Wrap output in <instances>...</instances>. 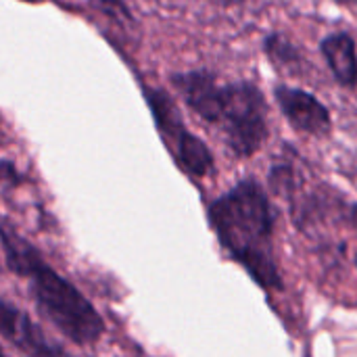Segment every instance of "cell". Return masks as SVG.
Returning a JSON list of instances; mask_svg holds the SVG:
<instances>
[{
    "mask_svg": "<svg viewBox=\"0 0 357 357\" xmlns=\"http://www.w3.org/2000/svg\"><path fill=\"white\" fill-rule=\"evenodd\" d=\"M90 4L96 10H100L102 15H107L109 19L117 21V23H126V25H132L134 23V17L128 10V6H126L123 0H90Z\"/></svg>",
    "mask_w": 357,
    "mask_h": 357,
    "instance_id": "cell-10",
    "label": "cell"
},
{
    "mask_svg": "<svg viewBox=\"0 0 357 357\" xmlns=\"http://www.w3.org/2000/svg\"><path fill=\"white\" fill-rule=\"evenodd\" d=\"M215 126L224 132V142L232 155H255L268 138V105L264 92L251 82L222 86Z\"/></svg>",
    "mask_w": 357,
    "mask_h": 357,
    "instance_id": "cell-3",
    "label": "cell"
},
{
    "mask_svg": "<svg viewBox=\"0 0 357 357\" xmlns=\"http://www.w3.org/2000/svg\"><path fill=\"white\" fill-rule=\"evenodd\" d=\"M169 79L192 113L203 117L207 123L213 126L218 123L222 86H218V77L213 71L207 69L182 71V73H174Z\"/></svg>",
    "mask_w": 357,
    "mask_h": 357,
    "instance_id": "cell-7",
    "label": "cell"
},
{
    "mask_svg": "<svg viewBox=\"0 0 357 357\" xmlns=\"http://www.w3.org/2000/svg\"><path fill=\"white\" fill-rule=\"evenodd\" d=\"M144 98L155 115V123L163 142L169 146L180 167L192 178L209 176L215 165L213 155L201 138L188 132V128L182 121L180 109L176 107L172 96L159 88L144 86Z\"/></svg>",
    "mask_w": 357,
    "mask_h": 357,
    "instance_id": "cell-4",
    "label": "cell"
},
{
    "mask_svg": "<svg viewBox=\"0 0 357 357\" xmlns=\"http://www.w3.org/2000/svg\"><path fill=\"white\" fill-rule=\"evenodd\" d=\"M23 2H40V0H23Z\"/></svg>",
    "mask_w": 357,
    "mask_h": 357,
    "instance_id": "cell-12",
    "label": "cell"
},
{
    "mask_svg": "<svg viewBox=\"0 0 357 357\" xmlns=\"http://www.w3.org/2000/svg\"><path fill=\"white\" fill-rule=\"evenodd\" d=\"M274 96L282 115L289 119V123L295 130L312 136H324L331 132L333 128L331 113L314 94L282 84L274 90Z\"/></svg>",
    "mask_w": 357,
    "mask_h": 357,
    "instance_id": "cell-6",
    "label": "cell"
},
{
    "mask_svg": "<svg viewBox=\"0 0 357 357\" xmlns=\"http://www.w3.org/2000/svg\"><path fill=\"white\" fill-rule=\"evenodd\" d=\"M207 220L220 247L259 289L274 293L284 289L274 253L276 213L255 178H245L218 197L207 207Z\"/></svg>",
    "mask_w": 357,
    "mask_h": 357,
    "instance_id": "cell-1",
    "label": "cell"
},
{
    "mask_svg": "<svg viewBox=\"0 0 357 357\" xmlns=\"http://www.w3.org/2000/svg\"><path fill=\"white\" fill-rule=\"evenodd\" d=\"M356 268H357V253H356Z\"/></svg>",
    "mask_w": 357,
    "mask_h": 357,
    "instance_id": "cell-13",
    "label": "cell"
},
{
    "mask_svg": "<svg viewBox=\"0 0 357 357\" xmlns=\"http://www.w3.org/2000/svg\"><path fill=\"white\" fill-rule=\"evenodd\" d=\"M0 234L4 268L27 280L36 310L73 345L90 347L98 343L105 335V320L90 299L79 293L73 282L48 266L42 253L27 238H23L8 220L2 222Z\"/></svg>",
    "mask_w": 357,
    "mask_h": 357,
    "instance_id": "cell-2",
    "label": "cell"
},
{
    "mask_svg": "<svg viewBox=\"0 0 357 357\" xmlns=\"http://www.w3.org/2000/svg\"><path fill=\"white\" fill-rule=\"evenodd\" d=\"M213 2H218L222 6H234V4H243L245 0H213Z\"/></svg>",
    "mask_w": 357,
    "mask_h": 357,
    "instance_id": "cell-11",
    "label": "cell"
},
{
    "mask_svg": "<svg viewBox=\"0 0 357 357\" xmlns=\"http://www.w3.org/2000/svg\"><path fill=\"white\" fill-rule=\"evenodd\" d=\"M0 333L23 357H71L8 299L0 301Z\"/></svg>",
    "mask_w": 357,
    "mask_h": 357,
    "instance_id": "cell-5",
    "label": "cell"
},
{
    "mask_svg": "<svg viewBox=\"0 0 357 357\" xmlns=\"http://www.w3.org/2000/svg\"><path fill=\"white\" fill-rule=\"evenodd\" d=\"M320 50L324 61L328 63L333 75L337 82L345 88H356L357 86V50L356 40L347 31L331 33L322 38Z\"/></svg>",
    "mask_w": 357,
    "mask_h": 357,
    "instance_id": "cell-8",
    "label": "cell"
},
{
    "mask_svg": "<svg viewBox=\"0 0 357 357\" xmlns=\"http://www.w3.org/2000/svg\"><path fill=\"white\" fill-rule=\"evenodd\" d=\"M264 50L276 65H297V63H301L299 48L289 38H284L282 33H270L264 40Z\"/></svg>",
    "mask_w": 357,
    "mask_h": 357,
    "instance_id": "cell-9",
    "label": "cell"
}]
</instances>
